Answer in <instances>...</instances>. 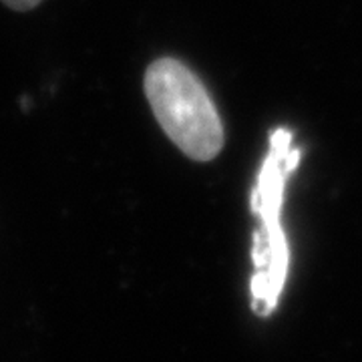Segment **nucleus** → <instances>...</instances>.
Returning a JSON list of instances; mask_svg holds the SVG:
<instances>
[{
  "mask_svg": "<svg viewBox=\"0 0 362 362\" xmlns=\"http://www.w3.org/2000/svg\"><path fill=\"white\" fill-rule=\"evenodd\" d=\"M145 95L161 129L195 161H211L223 147V125L204 83L189 66L163 57L147 66Z\"/></svg>",
  "mask_w": 362,
  "mask_h": 362,
  "instance_id": "1",
  "label": "nucleus"
},
{
  "mask_svg": "<svg viewBox=\"0 0 362 362\" xmlns=\"http://www.w3.org/2000/svg\"><path fill=\"white\" fill-rule=\"evenodd\" d=\"M292 135L288 129H276L270 139V156L259 171L258 187L254 192L252 204L264 221V232H259L254 247V259L258 274L252 280L254 310L268 316L278 302L288 272V244L280 226V206L284 194L286 175L296 168L300 151L290 149Z\"/></svg>",
  "mask_w": 362,
  "mask_h": 362,
  "instance_id": "2",
  "label": "nucleus"
},
{
  "mask_svg": "<svg viewBox=\"0 0 362 362\" xmlns=\"http://www.w3.org/2000/svg\"><path fill=\"white\" fill-rule=\"evenodd\" d=\"M6 6H11L14 11H30L37 4H40V0H2Z\"/></svg>",
  "mask_w": 362,
  "mask_h": 362,
  "instance_id": "3",
  "label": "nucleus"
}]
</instances>
